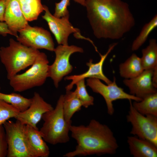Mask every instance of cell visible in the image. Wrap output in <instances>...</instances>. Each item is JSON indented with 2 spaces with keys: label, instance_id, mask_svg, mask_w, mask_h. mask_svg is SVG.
I'll return each mask as SVG.
<instances>
[{
  "label": "cell",
  "instance_id": "obj_33",
  "mask_svg": "<svg viewBox=\"0 0 157 157\" xmlns=\"http://www.w3.org/2000/svg\"><path fill=\"white\" fill-rule=\"evenodd\" d=\"M1 87H0V90H1Z\"/></svg>",
  "mask_w": 157,
  "mask_h": 157
},
{
  "label": "cell",
  "instance_id": "obj_5",
  "mask_svg": "<svg viewBox=\"0 0 157 157\" xmlns=\"http://www.w3.org/2000/svg\"><path fill=\"white\" fill-rule=\"evenodd\" d=\"M49 63L46 54L40 52L28 69L9 80L13 91L21 92L42 85L49 77Z\"/></svg>",
  "mask_w": 157,
  "mask_h": 157
},
{
  "label": "cell",
  "instance_id": "obj_7",
  "mask_svg": "<svg viewBox=\"0 0 157 157\" xmlns=\"http://www.w3.org/2000/svg\"><path fill=\"white\" fill-rule=\"evenodd\" d=\"M8 144L7 157H33L27 144L26 125L16 120H8L3 124Z\"/></svg>",
  "mask_w": 157,
  "mask_h": 157
},
{
  "label": "cell",
  "instance_id": "obj_17",
  "mask_svg": "<svg viewBox=\"0 0 157 157\" xmlns=\"http://www.w3.org/2000/svg\"><path fill=\"white\" fill-rule=\"evenodd\" d=\"M131 155L134 157H156L157 147L151 142L135 136L127 137Z\"/></svg>",
  "mask_w": 157,
  "mask_h": 157
},
{
  "label": "cell",
  "instance_id": "obj_26",
  "mask_svg": "<svg viewBox=\"0 0 157 157\" xmlns=\"http://www.w3.org/2000/svg\"><path fill=\"white\" fill-rule=\"evenodd\" d=\"M20 112L11 104L0 99V126L10 118H15Z\"/></svg>",
  "mask_w": 157,
  "mask_h": 157
},
{
  "label": "cell",
  "instance_id": "obj_34",
  "mask_svg": "<svg viewBox=\"0 0 157 157\" xmlns=\"http://www.w3.org/2000/svg\"></svg>",
  "mask_w": 157,
  "mask_h": 157
},
{
  "label": "cell",
  "instance_id": "obj_9",
  "mask_svg": "<svg viewBox=\"0 0 157 157\" xmlns=\"http://www.w3.org/2000/svg\"><path fill=\"white\" fill-rule=\"evenodd\" d=\"M55 60L49 67V77L53 81L55 86L58 88L59 83L63 77L71 73L73 67L70 64L69 58L73 53L76 52L83 53L81 47L72 45H59L55 48L54 51Z\"/></svg>",
  "mask_w": 157,
  "mask_h": 157
},
{
  "label": "cell",
  "instance_id": "obj_11",
  "mask_svg": "<svg viewBox=\"0 0 157 157\" xmlns=\"http://www.w3.org/2000/svg\"><path fill=\"white\" fill-rule=\"evenodd\" d=\"M18 33L17 40L23 44L38 50L44 49L54 51V44L51 34L43 28L28 24Z\"/></svg>",
  "mask_w": 157,
  "mask_h": 157
},
{
  "label": "cell",
  "instance_id": "obj_19",
  "mask_svg": "<svg viewBox=\"0 0 157 157\" xmlns=\"http://www.w3.org/2000/svg\"><path fill=\"white\" fill-rule=\"evenodd\" d=\"M82 106L81 102L74 91H66L63 95V108L64 117L67 122H72L71 119L73 115L79 111Z\"/></svg>",
  "mask_w": 157,
  "mask_h": 157
},
{
  "label": "cell",
  "instance_id": "obj_14",
  "mask_svg": "<svg viewBox=\"0 0 157 157\" xmlns=\"http://www.w3.org/2000/svg\"><path fill=\"white\" fill-rule=\"evenodd\" d=\"M153 69L144 70L136 77L123 80L124 83L129 89L130 94L142 99L157 92L152 82Z\"/></svg>",
  "mask_w": 157,
  "mask_h": 157
},
{
  "label": "cell",
  "instance_id": "obj_28",
  "mask_svg": "<svg viewBox=\"0 0 157 157\" xmlns=\"http://www.w3.org/2000/svg\"><path fill=\"white\" fill-rule=\"evenodd\" d=\"M8 144L3 125L0 126V157H7Z\"/></svg>",
  "mask_w": 157,
  "mask_h": 157
},
{
  "label": "cell",
  "instance_id": "obj_3",
  "mask_svg": "<svg viewBox=\"0 0 157 157\" xmlns=\"http://www.w3.org/2000/svg\"><path fill=\"white\" fill-rule=\"evenodd\" d=\"M9 45L0 48V59L7 72L9 80L19 72L31 66L40 51L26 46L12 38Z\"/></svg>",
  "mask_w": 157,
  "mask_h": 157
},
{
  "label": "cell",
  "instance_id": "obj_6",
  "mask_svg": "<svg viewBox=\"0 0 157 157\" xmlns=\"http://www.w3.org/2000/svg\"><path fill=\"white\" fill-rule=\"evenodd\" d=\"M131 100H129V109L126 116L127 121L132 126L130 133L157 147V117L141 114L133 107Z\"/></svg>",
  "mask_w": 157,
  "mask_h": 157
},
{
  "label": "cell",
  "instance_id": "obj_22",
  "mask_svg": "<svg viewBox=\"0 0 157 157\" xmlns=\"http://www.w3.org/2000/svg\"><path fill=\"white\" fill-rule=\"evenodd\" d=\"M141 58L144 70L153 69L157 66V43L155 39L150 40L149 44L142 50Z\"/></svg>",
  "mask_w": 157,
  "mask_h": 157
},
{
  "label": "cell",
  "instance_id": "obj_20",
  "mask_svg": "<svg viewBox=\"0 0 157 157\" xmlns=\"http://www.w3.org/2000/svg\"><path fill=\"white\" fill-rule=\"evenodd\" d=\"M19 1L21 11L28 22L37 19L44 10L41 0H19Z\"/></svg>",
  "mask_w": 157,
  "mask_h": 157
},
{
  "label": "cell",
  "instance_id": "obj_13",
  "mask_svg": "<svg viewBox=\"0 0 157 157\" xmlns=\"http://www.w3.org/2000/svg\"><path fill=\"white\" fill-rule=\"evenodd\" d=\"M117 44V43L111 44L105 54L103 55L100 54V59L97 63H94L92 60L90 59L86 63L88 69L86 72L80 74L66 76L65 78V80H72L70 83L65 87L66 91L71 90L73 85L78 81L86 78H95L103 81L107 84L111 83L112 81L109 80L103 73V65L106 57Z\"/></svg>",
  "mask_w": 157,
  "mask_h": 157
},
{
  "label": "cell",
  "instance_id": "obj_21",
  "mask_svg": "<svg viewBox=\"0 0 157 157\" xmlns=\"http://www.w3.org/2000/svg\"><path fill=\"white\" fill-rule=\"evenodd\" d=\"M132 104L141 114L157 117V92L147 95L140 101H135Z\"/></svg>",
  "mask_w": 157,
  "mask_h": 157
},
{
  "label": "cell",
  "instance_id": "obj_30",
  "mask_svg": "<svg viewBox=\"0 0 157 157\" xmlns=\"http://www.w3.org/2000/svg\"><path fill=\"white\" fill-rule=\"evenodd\" d=\"M7 0H0V22H4V16Z\"/></svg>",
  "mask_w": 157,
  "mask_h": 157
},
{
  "label": "cell",
  "instance_id": "obj_29",
  "mask_svg": "<svg viewBox=\"0 0 157 157\" xmlns=\"http://www.w3.org/2000/svg\"><path fill=\"white\" fill-rule=\"evenodd\" d=\"M0 34L3 36H6L7 34L13 35L7 24L4 22H0Z\"/></svg>",
  "mask_w": 157,
  "mask_h": 157
},
{
  "label": "cell",
  "instance_id": "obj_31",
  "mask_svg": "<svg viewBox=\"0 0 157 157\" xmlns=\"http://www.w3.org/2000/svg\"><path fill=\"white\" fill-rule=\"evenodd\" d=\"M152 82L153 86L157 88V66H156L153 69L152 76Z\"/></svg>",
  "mask_w": 157,
  "mask_h": 157
},
{
  "label": "cell",
  "instance_id": "obj_10",
  "mask_svg": "<svg viewBox=\"0 0 157 157\" xmlns=\"http://www.w3.org/2000/svg\"><path fill=\"white\" fill-rule=\"evenodd\" d=\"M114 77L113 81L106 85L100 79L95 78H89L87 79V85L94 92L99 93L104 98L106 104L107 113L112 115L114 112L113 102L118 100L127 99L139 101L142 99L125 92L123 89L119 87Z\"/></svg>",
  "mask_w": 157,
  "mask_h": 157
},
{
  "label": "cell",
  "instance_id": "obj_27",
  "mask_svg": "<svg viewBox=\"0 0 157 157\" xmlns=\"http://www.w3.org/2000/svg\"><path fill=\"white\" fill-rule=\"evenodd\" d=\"M70 0H61L55 3V11L53 15L57 18H61L69 14L67 9L70 4Z\"/></svg>",
  "mask_w": 157,
  "mask_h": 157
},
{
  "label": "cell",
  "instance_id": "obj_4",
  "mask_svg": "<svg viewBox=\"0 0 157 157\" xmlns=\"http://www.w3.org/2000/svg\"><path fill=\"white\" fill-rule=\"evenodd\" d=\"M63 95L59 97L55 108L44 113V123L39 131L43 139L52 145L64 143L70 140L69 133L72 122L65 120L63 111Z\"/></svg>",
  "mask_w": 157,
  "mask_h": 157
},
{
  "label": "cell",
  "instance_id": "obj_1",
  "mask_svg": "<svg viewBox=\"0 0 157 157\" xmlns=\"http://www.w3.org/2000/svg\"><path fill=\"white\" fill-rule=\"evenodd\" d=\"M85 6L97 38L119 39L135 25L129 5L121 0H85Z\"/></svg>",
  "mask_w": 157,
  "mask_h": 157
},
{
  "label": "cell",
  "instance_id": "obj_25",
  "mask_svg": "<svg viewBox=\"0 0 157 157\" xmlns=\"http://www.w3.org/2000/svg\"><path fill=\"white\" fill-rule=\"evenodd\" d=\"M76 88L74 91L82 104V106L85 108L94 104V98L88 93L85 84V79L79 80L76 83Z\"/></svg>",
  "mask_w": 157,
  "mask_h": 157
},
{
  "label": "cell",
  "instance_id": "obj_24",
  "mask_svg": "<svg viewBox=\"0 0 157 157\" xmlns=\"http://www.w3.org/2000/svg\"><path fill=\"white\" fill-rule=\"evenodd\" d=\"M157 26V15H156L144 26L139 35L133 41L131 46L132 51L138 50L145 42L149 34Z\"/></svg>",
  "mask_w": 157,
  "mask_h": 157
},
{
  "label": "cell",
  "instance_id": "obj_8",
  "mask_svg": "<svg viewBox=\"0 0 157 157\" xmlns=\"http://www.w3.org/2000/svg\"><path fill=\"white\" fill-rule=\"evenodd\" d=\"M44 6L45 13L42 17L47 22L50 30L59 44L68 45V37L71 34L74 33L76 38L87 40L94 46H95L92 40L82 35L79 30L72 26L69 21V14L61 18H57L51 14L47 6L44 5Z\"/></svg>",
  "mask_w": 157,
  "mask_h": 157
},
{
  "label": "cell",
  "instance_id": "obj_18",
  "mask_svg": "<svg viewBox=\"0 0 157 157\" xmlns=\"http://www.w3.org/2000/svg\"><path fill=\"white\" fill-rule=\"evenodd\" d=\"M120 76L125 79L136 77L144 70L141 58L135 53H133L124 63L119 65Z\"/></svg>",
  "mask_w": 157,
  "mask_h": 157
},
{
  "label": "cell",
  "instance_id": "obj_32",
  "mask_svg": "<svg viewBox=\"0 0 157 157\" xmlns=\"http://www.w3.org/2000/svg\"><path fill=\"white\" fill-rule=\"evenodd\" d=\"M74 2L85 6V0H73Z\"/></svg>",
  "mask_w": 157,
  "mask_h": 157
},
{
  "label": "cell",
  "instance_id": "obj_2",
  "mask_svg": "<svg viewBox=\"0 0 157 157\" xmlns=\"http://www.w3.org/2000/svg\"><path fill=\"white\" fill-rule=\"evenodd\" d=\"M70 132L77 145L74 150L64 155V157L112 155L119 147L111 129L95 119L91 120L87 125H72Z\"/></svg>",
  "mask_w": 157,
  "mask_h": 157
},
{
  "label": "cell",
  "instance_id": "obj_23",
  "mask_svg": "<svg viewBox=\"0 0 157 157\" xmlns=\"http://www.w3.org/2000/svg\"><path fill=\"white\" fill-rule=\"evenodd\" d=\"M0 99L11 104L20 112L27 109L32 101L31 98H26L19 94L15 92L7 94L0 92Z\"/></svg>",
  "mask_w": 157,
  "mask_h": 157
},
{
  "label": "cell",
  "instance_id": "obj_16",
  "mask_svg": "<svg viewBox=\"0 0 157 157\" xmlns=\"http://www.w3.org/2000/svg\"><path fill=\"white\" fill-rule=\"evenodd\" d=\"M25 135L27 145L33 157H48L49 148L39 130L26 125Z\"/></svg>",
  "mask_w": 157,
  "mask_h": 157
},
{
  "label": "cell",
  "instance_id": "obj_12",
  "mask_svg": "<svg viewBox=\"0 0 157 157\" xmlns=\"http://www.w3.org/2000/svg\"><path fill=\"white\" fill-rule=\"evenodd\" d=\"M31 99L32 101L28 108L20 112L15 118L23 124L37 129V124L42 119L43 115L54 108L36 92L34 93Z\"/></svg>",
  "mask_w": 157,
  "mask_h": 157
},
{
  "label": "cell",
  "instance_id": "obj_15",
  "mask_svg": "<svg viewBox=\"0 0 157 157\" xmlns=\"http://www.w3.org/2000/svg\"><path fill=\"white\" fill-rule=\"evenodd\" d=\"M4 22L16 38L18 31L28 24L20 8L19 0H7L4 16Z\"/></svg>",
  "mask_w": 157,
  "mask_h": 157
}]
</instances>
